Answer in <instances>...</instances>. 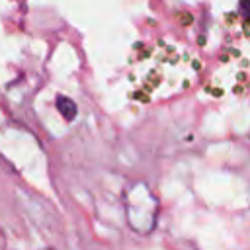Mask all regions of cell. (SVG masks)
<instances>
[{
	"mask_svg": "<svg viewBox=\"0 0 250 250\" xmlns=\"http://www.w3.org/2000/svg\"><path fill=\"white\" fill-rule=\"evenodd\" d=\"M123 209H125L127 225L133 232L146 236L154 230L156 221H158L160 203L145 182H135L125 189Z\"/></svg>",
	"mask_w": 250,
	"mask_h": 250,
	"instance_id": "6da1fadb",
	"label": "cell"
},
{
	"mask_svg": "<svg viewBox=\"0 0 250 250\" xmlns=\"http://www.w3.org/2000/svg\"><path fill=\"white\" fill-rule=\"evenodd\" d=\"M57 107L61 111V115L66 119V121H72L76 117V104L70 100V98H64V96H59L57 98Z\"/></svg>",
	"mask_w": 250,
	"mask_h": 250,
	"instance_id": "7a4b0ae2",
	"label": "cell"
},
{
	"mask_svg": "<svg viewBox=\"0 0 250 250\" xmlns=\"http://www.w3.org/2000/svg\"><path fill=\"white\" fill-rule=\"evenodd\" d=\"M238 14L244 21L250 23V0H238Z\"/></svg>",
	"mask_w": 250,
	"mask_h": 250,
	"instance_id": "3957f363",
	"label": "cell"
}]
</instances>
